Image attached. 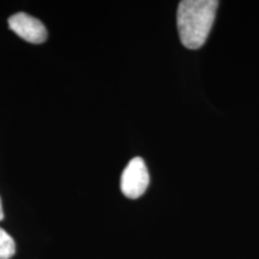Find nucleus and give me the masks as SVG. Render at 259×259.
<instances>
[{
  "label": "nucleus",
  "instance_id": "obj_1",
  "mask_svg": "<svg viewBox=\"0 0 259 259\" xmlns=\"http://www.w3.org/2000/svg\"><path fill=\"white\" fill-rule=\"evenodd\" d=\"M219 2L216 0H184L177 15L181 44L190 50H198L205 44L215 21Z\"/></svg>",
  "mask_w": 259,
  "mask_h": 259
},
{
  "label": "nucleus",
  "instance_id": "obj_2",
  "mask_svg": "<svg viewBox=\"0 0 259 259\" xmlns=\"http://www.w3.org/2000/svg\"><path fill=\"white\" fill-rule=\"evenodd\" d=\"M149 181H150V178H149L147 164H145L143 158H132L121 174V192L127 198H139L147 191Z\"/></svg>",
  "mask_w": 259,
  "mask_h": 259
},
{
  "label": "nucleus",
  "instance_id": "obj_3",
  "mask_svg": "<svg viewBox=\"0 0 259 259\" xmlns=\"http://www.w3.org/2000/svg\"><path fill=\"white\" fill-rule=\"evenodd\" d=\"M9 27L16 35L30 44H42L47 38V29L44 23L24 12L12 15L9 18Z\"/></svg>",
  "mask_w": 259,
  "mask_h": 259
},
{
  "label": "nucleus",
  "instance_id": "obj_4",
  "mask_svg": "<svg viewBox=\"0 0 259 259\" xmlns=\"http://www.w3.org/2000/svg\"><path fill=\"white\" fill-rule=\"evenodd\" d=\"M16 252L15 240L4 229L0 228V259H10Z\"/></svg>",
  "mask_w": 259,
  "mask_h": 259
},
{
  "label": "nucleus",
  "instance_id": "obj_5",
  "mask_svg": "<svg viewBox=\"0 0 259 259\" xmlns=\"http://www.w3.org/2000/svg\"><path fill=\"white\" fill-rule=\"evenodd\" d=\"M4 219V211H3V205H2V199H0V221H3Z\"/></svg>",
  "mask_w": 259,
  "mask_h": 259
}]
</instances>
